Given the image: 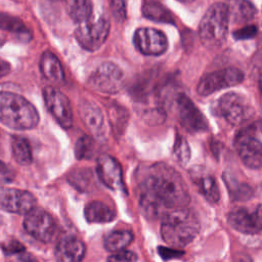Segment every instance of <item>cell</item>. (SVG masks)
<instances>
[{"label":"cell","instance_id":"d4e9b609","mask_svg":"<svg viewBox=\"0 0 262 262\" xmlns=\"http://www.w3.org/2000/svg\"><path fill=\"white\" fill-rule=\"evenodd\" d=\"M142 13L145 17L161 23L175 24L172 13L161 3L157 1H148L142 7Z\"/></svg>","mask_w":262,"mask_h":262},{"label":"cell","instance_id":"cb8c5ba5","mask_svg":"<svg viewBox=\"0 0 262 262\" xmlns=\"http://www.w3.org/2000/svg\"><path fill=\"white\" fill-rule=\"evenodd\" d=\"M133 239V234L126 229H120L112 231L104 238V249L108 252H119L125 250Z\"/></svg>","mask_w":262,"mask_h":262},{"label":"cell","instance_id":"52a82bcc","mask_svg":"<svg viewBox=\"0 0 262 262\" xmlns=\"http://www.w3.org/2000/svg\"><path fill=\"white\" fill-rule=\"evenodd\" d=\"M244 80V73L234 67L224 68L204 76L198 86L196 92L201 96H208L224 88L235 86Z\"/></svg>","mask_w":262,"mask_h":262},{"label":"cell","instance_id":"5b68a950","mask_svg":"<svg viewBox=\"0 0 262 262\" xmlns=\"http://www.w3.org/2000/svg\"><path fill=\"white\" fill-rule=\"evenodd\" d=\"M110 29V19L103 14L97 18H90L79 24L75 30V37L82 48L88 51H95L105 42Z\"/></svg>","mask_w":262,"mask_h":262},{"label":"cell","instance_id":"5bb4252c","mask_svg":"<svg viewBox=\"0 0 262 262\" xmlns=\"http://www.w3.org/2000/svg\"><path fill=\"white\" fill-rule=\"evenodd\" d=\"M134 45L144 55H161L168 48L166 35L154 28H139L133 37Z\"/></svg>","mask_w":262,"mask_h":262},{"label":"cell","instance_id":"8fae6325","mask_svg":"<svg viewBox=\"0 0 262 262\" xmlns=\"http://www.w3.org/2000/svg\"><path fill=\"white\" fill-rule=\"evenodd\" d=\"M229 225L238 232L255 234L262 230V204L253 209L236 208L228 214Z\"/></svg>","mask_w":262,"mask_h":262},{"label":"cell","instance_id":"8992f818","mask_svg":"<svg viewBox=\"0 0 262 262\" xmlns=\"http://www.w3.org/2000/svg\"><path fill=\"white\" fill-rule=\"evenodd\" d=\"M124 83L125 76L122 69L112 61H104L99 64L87 80L90 88L107 94L119 92Z\"/></svg>","mask_w":262,"mask_h":262},{"label":"cell","instance_id":"2e32d148","mask_svg":"<svg viewBox=\"0 0 262 262\" xmlns=\"http://www.w3.org/2000/svg\"><path fill=\"white\" fill-rule=\"evenodd\" d=\"M86 253L85 245L74 234L62 235L55 247L56 262H82Z\"/></svg>","mask_w":262,"mask_h":262},{"label":"cell","instance_id":"d6a6232c","mask_svg":"<svg viewBox=\"0 0 262 262\" xmlns=\"http://www.w3.org/2000/svg\"><path fill=\"white\" fill-rule=\"evenodd\" d=\"M257 27L255 26H246L233 33V38L236 40H245L253 38L257 34Z\"/></svg>","mask_w":262,"mask_h":262},{"label":"cell","instance_id":"836d02e7","mask_svg":"<svg viewBox=\"0 0 262 262\" xmlns=\"http://www.w3.org/2000/svg\"><path fill=\"white\" fill-rule=\"evenodd\" d=\"M2 250L5 254H17V253H24L25 247L17 241H10L4 245H2Z\"/></svg>","mask_w":262,"mask_h":262},{"label":"cell","instance_id":"e575fe53","mask_svg":"<svg viewBox=\"0 0 262 262\" xmlns=\"http://www.w3.org/2000/svg\"><path fill=\"white\" fill-rule=\"evenodd\" d=\"M14 179V173L11 168L0 161V182L8 183Z\"/></svg>","mask_w":262,"mask_h":262},{"label":"cell","instance_id":"d590c367","mask_svg":"<svg viewBox=\"0 0 262 262\" xmlns=\"http://www.w3.org/2000/svg\"><path fill=\"white\" fill-rule=\"evenodd\" d=\"M159 254L161 255V257L163 259L167 260V259H172V258H175V257H179L183 254V252H180V251L174 250V249L159 247Z\"/></svg>","mask_w":262,"mask_h":262},{"label":"cell","instance_id":"1f68e13d","mask_svg":"<svg viewBox=\"0 0 262 262\" xmlns=\"http://www.w3.org/2000/svg\"><path fill=\"white\" fill-rule=\"evenodd\" d=\"M106 262H137V256L131 251L122 250L111 255Z\"/></svg>","mask_w":262,"mask_h":262},{"label":"cell","instance_id":"7a4b0ae2","mask_svg":"<svg viewBox=\"0 0 262 262\" xmlns=\"http://www.w3.org/2000/svg\"><path fill=\"white\" fill-rule=\"evenodd\" d=\"M200 231V222L195 214L185 208L168 212L161 223L163 239L171 247L181 248L190 244Z\"/></svg>","mask_w":262,"mask_h":262},{"label":"cell","instance_id":"8d00e7d4","mask_svg":"<svg viewBox=\"0 0 262 262\" xmlns=\"http://www.w3.org/2000/svg\"><path fill=\"white\" fill-rule=\"evenodd\" d=\"M10 70H11L10 64L7 61H5V60L0 59V78L8 75Z\"/></svg>","mask_w":262,"mask_h":262},{"label":"cell","instance_id":"f35d334b","mask_svg":"<svg viewBox=\"0 0 262 262\" xmlns=\"http://www.w3.org/2000/svg\"><path fill=\"white\" fill-rule=\"evenodd\" d=\"M234 262H252V261H251V259H250L249 257H247V256H243V257H238V258H236Z\"/></svg>","mask_w":262,"mask_h":262},{"label":"cell","instance_id":"ffe728a7","mask_svg":"<svg viewBox=\"0 0 262 262\" xmlns=\"http://www.w3.org/2000/svg\"><path fill=\"white\" fill-rule=\"evenodd\" d=\"M40 70L43 76L54 84H60L64 80V74L59 59L50 51H45L40 59Z\"/></svg>","mask_w":262,"mask_h":262},{"label":"cell","instance_id":"603a6c76","mask_svg":"<svg viewBox=\"0 0 262 262\" xmlns=\"http://www.w3.org/2000/svg\"><path fill=\"white\" fill-rule=\"evenodd\" d=\"M67 11L70 17L77 24L84 23L91 18L92 1L91 0H64Z\"/></svg>","mask_w":262,"mask_h":262},{"label":"cell","instance_id":"7402d4cb","mask_svg":"<svg viewBox=\"0 0 262 262\" xmlns=\"http://www.w3.org/2000/svg\"><path fill=\"white\" fill-rule=\"evenodd\" d=\"M229 16L235 23H247L254 18L257 10L249 0H230L228 5Z\"/></svg>","mask_w":262,"mask_h":262},{"label":"cell","instance_id":"277c9868","mask_svg":"<svg viewBox=\"0 0 262 262\" xmlns=\"http://www.w3.org/2000/svg\"><path fill=\"white\" fill-rule=\"evenodd\" d=\"M228 23V5L222 2H216L211 5L199 26V36L203 45L210 49L221 46L227 35Z\"/></svg>","mask_w":262,"mask_h":262},{"label":"cell","instance_id":"7c38bea8","mask_svg":"<svg viewBox=\"0 0 262 262\" xmlns=\"http://www.w3.org/2000/svg\"><path fill=\"white\" fill-rule=\"evenodd\" d=\"M177 113L181 126L190 133L208 129V122L202 112L185 94H179L176 99Z\"/></svg>","mask_w":262,"mask_h":262},{"label":"cell","instance_id":"4dcf8cb0","mask_svg":"<svg viewBox=\"0 0 262 262\" xmlns=\"http://www.w3.org/2000/svg\"><path fill=\"white\" fill-rule=\"evenodd\" d=\"M110 5L115 19L119 23L124 21L127 15V0H110Z\"/></svg>","mask_w":262,"mask_h":262},{"label":"cell","instance_id":"30bf717a","mask_svg":"<svg viewBox=\"0 0 262 262\" xmlns=\"http://www.w3.org/2000/svg\"><path fill=\"white\" fill-rule=\"evenodd\" d=\"M43 98L49 113L64 129L73 125V111L69 98L60 90L52 86L43 89Z\"/></svg>","mask_w":262,"mask_h":262},{"label":"cell","instance_id":"d6986e66","mask_svg":"<svg viewBox=\"0 0 262 262\" xmlns=\"http://www.w3.org/2000/svg\"><path fill=\"white\" fill-rule=\"evenodd\" d=\"M189 174L199 192L208 202L216 204L220 199V190L215 177L199 167H193L189 171Z\"/></svg>","mask_w":262,"mask_h":262},{"label":"cell","instance_id":"3957f363","mask_svg":"<svg viewBox=\"0 0 262 262\" xmlns=\"http://www.w3.org/2000/svg\"><path fill=\"white\" fill-rule=\"evenodd\" d=\"M39 114L36 107L24 96L8 92H0V123L6 127L24 131L37 126Z\"/></svg>","mask_w":262,"mask_h":262},{"label":"cell","instance_id":"9a60e30c","mask_svg":"<svg viewBox=\"0 0 262 262\" xmlns=\"http://www.w3.org/2000/svg\"><path fill=\"white\" fill-rule=\"evenodd\" d=\"M96 173L100 181L108 188L126 192L121 165L112 156L101 155L97 159Z\"/></svg>","mask_w":262,"mask_h":262},{"label":"cell","instance_id":"f546056e","mask_svg":"<svg viewBox=\"0 0 262 262\" xmlns=\"http://www.w3.org/2000/svg\"><path fill=\"white\" fill-rule=\"evenodd\" d=\"M173 151H174V155H175L177 161L181 165L187 164V162L190 159V148H189V145H188L186 139L183 136H181V135L176 136Z\"/></svg>","mask_w":262,"mask_h":262},{"label":"cell","instance_id":"83f0119b","mask_svg":"<svg viewBox=\"0 0 262 262\" xmlns=\"http://www.w3.org/2000/svg\"><path fill=\"white\" fill-rule=\"evenodd\" d=\"M224 181L228 188V191L232 199L235 200H247L252 196L253 192L249 185L245 183H238L234 178L224 174Z\"/></svg>","mask_w":262,"mask_h":262},{"label":"cell","instance_id":"4fadbf2b","mask_svg":"<svg viewBox=\"0 0 262 262\" xmlns=\"http://www.w3.org/2000/svg\"><path fill=\"white\" fill-rule=\"evenodd\" d=\"M35 206L36 199L30 191L10 187L0 189V208L8 213L26 215Z\"/></svg>","mask_w":262,"mask_h":262},{"label":"cell","instance_id":"f1b7e54d","mask_svg":"<svg viewBox=\"0 0 262 262\" xmlns=\"http://www.w3.org/2000/svg\"><path fill=\"white\" fill-rule=\"evenodd\" d=\"M94 143L91 137L82 136L80 137L75 146V155L79 160H89L93 157Z\"/></svg>","mask_w":262,"mask_h":262},{"label":"cell","instance_id":"ab89813d","mask_svg":"<svg viewBox=\"0 0 262 262\" xmlns=\"http://www.w3.org/2000/svg\"><path fill=\"white\" fill-rule=\"evenodd\" d=\"M259 86H260V90H261V92H262V75H261L260 80H259Z\"/></svg>","mask_w":262,"mask_h":262},{"label":"cell","instance_id":"60d3db41","mask_svg":"<svg viewBox=\"0 0 262 262\" xmlns=\"http://www.w3.org/2000/svg\"><path fill=\"white\" fill-rule=\"evenodd\" d=\"M178 1H180V2H192V1H194V0H178Z\"/></svg>","mask_w":262,"mask_h":262},{"label":"cell","instance_id":"6da1fadb","mask_svg":"<svg viewBox=\"0 0 262 262\" xmlns=\"http://www.w3.org/2000/svg\"><path fill=\"white\" fill-rule=\"evenodd\" d=\"M188 203L187 187L176 170L166 164H156L148 169L140 184L139 199L147 218H163L170 211L185 208Z\"/></svg>","mask_w":262,"mask_h":262},{"label":"cell","instance_id":"b9f144b4","mask_svg":"<svg viewBox=\"0 0 262 262\" xmlns=\"http://www.w3.org/2000/svg\"><path fill=\"white\" fill-rule=\"evenodd\" d=\"M2 223V218H1V215H0V224Z\"/></svg>","mask_w":262,"mask_h":262},{"label":"cell","instance_id":"7bdbcfd3","mask_svg":"<svg viewBox=\"0 0 262 262\" xmlns=\"http://www.w3.org/2000/svg\"><path fill=\"white\" fill-rule=\"evenodd\" d=\"M51 1H59V0H51Z\"/></svg>","mask_w":262,"mask_h":262},{"label":"cell","instance_id":"484cf974","mask_svg":"<svg viewBox=\"0 0 262 262\" xmlns=\"http://www.w3.org/2000/svg\"><path fill=\"white\" fill-rule=\"evenodd\" d=\"M11 150L15 162L27 166L32 162V149L29 141L25 137L13 136L11 138Z\"/></svg>","mask_w":262,"mask_h":262},{"label":"cell","instance_id":"4316f807","mask_svg":"<svg viewBox=\"0 0 262 262\" xmlns=\"http://www.w3.org/2000/svg\"><path fill=\"white\" fill-rule=\"evenodd\" d=\"M0 29L16 34L20 38H25L27 40L30 39L31 32L23 23V20L16 16L0 12Z\"/></svg>","mask_w":262,"mask_h":262},{"label":"cell","instance_id":"e0dca14e","mask_svg":"<svg viewBox=\"0 0 262 262\" xmlns=\"http://www.w3.org/2000/svg\"><path fill=\"white\" fill-rule=\"evenodd\" d=\"M239 159L248 168L259 169L262 167V142L252 135H242L236 142Z\"/></svg>","mask_w":262,"mask_h":262},{"label":"cell","instance_id":"ba28073f","mask_svg":"<svg viewBox=\"0 0 262 262\" xmlns=\"http://www.w3.org/2000/svg\"><path fill=\"white\" fill-rule=\"evenodd\" d=\"M26 231L42 243H50L57 230L56 223L52 216L43 209L34 208L24 219Z\"/></svg>","mask_w":262,"mask_h":262},{"label":"cell","instance_id":"74e56055","mask_svg":"<svg viewBox=\"0 0 262 262\" xmlns=\"http://www.w3.org/2000/svg\"><path fill=\"white\" fill-rule=\"evenodd\" d=\"M19 260H21V262H38L32 255L30 254H21L19 257Z\"/></svg>","mask_w":262,"mask_h":262},{"label":"cell","instance_id":"ac0fdd59","mask_svg":"<svg viewBox=\"0 0 262 262\" xmlns=\"http://www.w3.org/2000/svg\"><path fill=\"white\" fill-rule=\"evenodd\" d=\"M79 115L87 127V129L96 137H103L105 134L104 131V121L103 116L100 108L97 106L96 103L83 99L79 103Z\"/></svg>","mask_w":262,"mask_h":262},{"label":"cell","instance_id":"44dd1931","mask_svg":"<svg viewBox=\"0 0 262 262\" xmlns=\"http://www.w3.org/2000/svg\"><path fill=\"white\" fill-rule=\"evenodd\" d=\"M85 218L90 223H107L116 218V212L107 205L99 201H93L86 205Z\"/></svg>","mask_w":262,"mask_h":262},{"label":"cell","instance_id":"9c48e42d","mask_svg":"<svg viewBox=\"0 0 262 262\" xmlns=\"http://www.w3.org/2000/svg\"><path fill=\"white\" fill-rule=\"evenodd\" d=\"M217 110L222 118L231 125H239L252 114V107L247 98L235 92L222 95L217 103Z\"/></svg>","mask_w":262,"mask_h":262}]
</instances>
